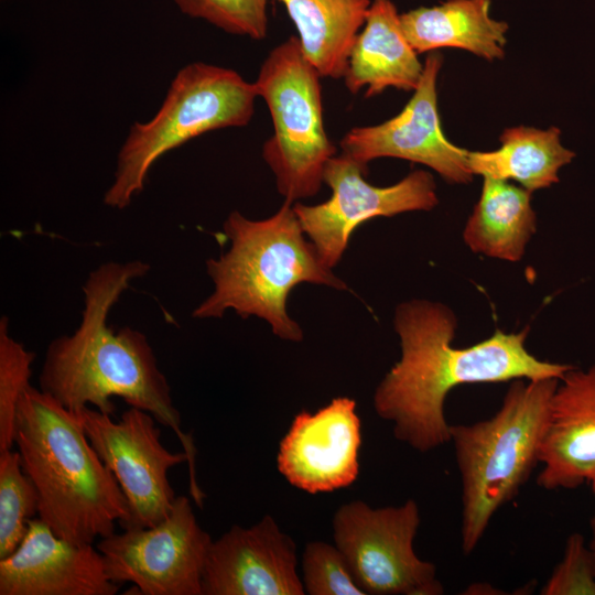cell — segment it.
Listing matches in <instances>:
<instances>
[{"instance_id": "cell-1", "label": "cell", "mask_w": 595, "mask_h": 595, "mask_svg": "<svg viewBox=\"0 0 595 595\" xmlns=\"http://www.w3.org/2000/svg\"><path fill=\"white\" fill-rule=\"evenodd\" d=\"M401 357L374 393L377 414L393 424L394 437L425 453L451 442L444 415L448 392L464 383L561 379L574 366L540 360L528 351L529 328L496 331L466 348L452 346L456 317L445 305L411 300L396 309Z\"/></svg>"}, {"instance_id": "cell-2", "label": "cell", "mask_w": 595, "mask_h": 595, "mask_svg": "<svg viewBox=\"0 0 595 595\" xmlns=\"http://www.w3.org/2000/svg\"><path fill=\"white\" fill-rule=\"evenodd\" d=\"M150 264L141 260L106 262L93 270L84 285V309L78 327L53 339L39 377L40 389L64 408L78 413L88 405L112 415L113 397L129 407L151 413L174 431L187 454L190 495L203 507L205 498L196 480V447L183 432L171 387L160 370L147 336L129 326L115 331L108 325L112 306L130 284L144 277Z\"/></svg>"}, {"instance_id": "cell-3", "label": "cell", "mask_w": 595, "mask_h": 595, "mask_svg": "<svg viewBox=\"0 0 595 595\" xmlns=\"http://www.w3.org/2000/svg\"><path fill=\"white\" fill-rule=\"evenodd\" d=\"M14 444L39 495V518L72 543L93 544L128 517V500L77 414L29 386L17 408Z\"/></svg>"}, {"instance_id": "cell-4", "label": "cell", "mask_w": 595, "mask_h": 595, "mask_svg": "<svg viewBox=\"0 0 595 595\" xmlns=\"http://www.w3.org/2000/svg\"><path fill=\"white\" fill-rule=\"evenodd\" d=\"M223 229L230 247L206 261L214 290L194 309L195 318H219L232 310L242 318L264 320L284 340L301 342L303 331L286 311L290 292L303 282L347 289L306 239L293 203L284 201L275 214L260 220L234 210Z\"/></svg>"}, {"instance_id": "cell-5", "label": "cell", "mask_w": 595, "mask_h": 595, "mask_svg": "<svg viewBox=\"0 0 595 595\" xmlns=\"http://www.w3.org/2000/svg\"><path fill=\"white\" fill-rule=\"evenodd\" d=\"M558 378L512 380L489 419L451 425L462 480V550L470 554L494 515L511 501L539 463Z\"/></svg>"}, {"instance_id": "cell-6", "label": "cell", "mask_w": 595, "mask_h": 595, "mask_svg": "<svg viewBox=\"0 0 595 595\" xmlns=\"http://www.w3.org/2000/svg\"><path fill=\"white\" fill-rule=\"evenodd\" d=\"M257 97L255 83L234 69L202 62L184 66L156 115L131 127L104 203L126 208L142 192L153 163L167 151L208 131L247 126Z\"/></svg>"}, {"instance_id": "cell-7", "label": "cell", "mask_w": 595, "mask_h": 595, "mask_svg": "<svg viewBox=\"0 0 595 595\" xmlns=\"http://www.w3.org/2000/svg\"><path fill=\"white\" fill-rule=\"evenodd\" d=\"M321 78L299 39L290 36L270 51L255 82L273 122L262 158L290 203L318 193L325 166L337 154L324 126Z\"/></svg>"}, {"instance_id": "cell-8", "label": "cell", "mask_w": 595, "mask_h": 595, "mask_svg": "<svg viewBox=\"0 0 595 595\" xmlns=\"http://www.w3.org/2000/svg\"><path fill=\"white\" fill-rule=\"evenodd\" d=\"M421 522L418 504L371 508L361 500L342 505L332 527L335 545L366 595H441L433 563L421 560L413 541Z\"/></svg>"}, {"instance_id": "cell-9", "label": "cell", "mask_w": 595, "mask_h": 595, "mask_svg": "<svg viewBox=\"0 0 595 595\" xmlns=\"http://www.w3.org/2000/svg\"><path fill=\"white\" fill-rule=\"evenodd\" d=\"M209 533L198 523L190 499L176 496L161 522L101 538L97 549L111 582L132 583L142 595H203Z\"/></svg>"}, {"instance_id": "cell-10", "label": "cell", "mask_w": 595, "mask_h": 595, "mask_svg": "<svg viewBox=\"0 0 595 595\" xmlns=\"http://www.w3.org/2000/svg\"><path fill=\"white\" fill-rule=\"evenodd\" d=\"M76 414L91 446L128 500V517L120 527L149 528L164 520L176 498L167 473L187 463V454L165 448L160 440L159 422L142 409L129 407L117 422L89 407Z\"/></svg>"}, {"instance_id": "cell-11", "label": "cell", "mask_w": 595, "mask_h": 595, "mask_svg": "<svg viewBox=\"0 0 595 595\" xmlns=\"http://www.w3.org/2000/svg\"><path fill=\"white\" fill-rule=\"evenodd\" d=\"M365 167L345 153L326 164L323 182L331 197L320 204H293L302 229L315 247L322 262L333 269L342 260L351 234L363 223L376 217H391L405 212L431 210L439 198L432 174L418 170L398 183L379 187L366 181Z\"/></svg>"}, {"instance_id": "cell-12", "label": "cell", "mask_w": 595, "mask_h": 595, "mask_svg": "<svg viewBox=\"0 0 595 595\" xmlns=\"http://www.w3.org/2000/svg\"><path fill=\"white\" fill-rule=\"evenodd\" d=\"M442 62L439 52H430L421 80L404 108L382 123L348 130L339 142L342 152L365 167L375 159L398 158L424 164L446 182H470L474 174L468 151L452 143L441 126L436 83Z\"/></svg>"}, {"instance_id": "cell-13", "label": "cell", "mask_w": 595, "mask_h": 595, "mask_svg": "<svg viewBox=\"0 0 595 595\" xmlns=\"http://www.w3.org/2000/svg\"><path fill=\"white\" fill-rule=\"evenodd\" d=\"M360 419L356 401L334 398L316 412L298 413L279 444L277 467L309 494L350 486L359 475Z\"/></svg>"}, {"instance_id": "cell-14", "label": "cell", "mask_w": 595, "mask_h": 595, "mask_svg": "<svg viewBox=\"0 0 595 595\" xmlns=\"http://www.w3.org/2000/svg\"><path fill=\"white\" fill-rule=\"evenodd\" d=\"M296 544L270 515L256 524L232 526L213 540L203 595H303Z\"/></svg>"}, {"instance_id": "cell-15", "label": "cell", "mask_w": 595, "mask_h": 595, "mask_svg": "<svg viewBox=\"0 0 595 595\" xmlns=\"http://www.w3.org/2000/svg\"><path fill=\"white\" fill-rule=\"evenodd\" d=\"M102 555L91 544L57 537L40 518L9 556L0 560V595H115Z\"/></svg>"}, {"instance_id": "cell-16", "label": "cell", "mask_w": 595, "mask_h": 595, "mask_svg": "<svg viewBox=\"0 0 595 595\" xmlns=\"http://www.w3.org/2000/svg\"><path fill=\"white\" fill-rule=\"evenodd\" d=\"M560 380L539 450L537 483L548 490L595 480V363L573 367Z\"/></svg>"}, {"instance_id": "cell-17", "label": "cell", "mask_w": 595, "mask_h": 595, "mask_svg": "<svg viewBox=\"0 0 595 595\" xmlns=\"http://www.w3.org/2000/svg\"><path fill=\"white\" fill-rule=\"evenodd\" d=\"M424 64L402 29L391 0H372L366 21L350 50L344 83L351 94L366 88L365 97L392 87L413 91Z\"/></svg>"}, {"instance_id": "cell-18", "label": "cell", "mask_w": 595, "mask_h": 595, "mask_svg": "<svg viewBox=\"0 0 595 595\" xmlns=\"http://www.w3.org/2000/svg\"><path fill=\"white\" fill-rule=\"evenodd\" d=\"M491 0H446L400 14L402 29L415 52L443 47L468 51L488 61L505 56L508 24L489 14Z\"/></svg>"}, {"instance_id": "cell-19", "label": "cell", "mask_w": 595, "mask_h": 595, "mask_svg": "<svg viewBox=\"0 0 595 595\" xmlns=\"http://www.w3.org/2000/svg\"><path fill=\"white\" fill-rule=\"evenodd\" d=\"M299 33L301 50L322 77L343 78L371 0H279Z\"/></svg>"}, {"instance_id": "cell-20", "label": "cell", "mask_w": 595, "mask_h": 595, "mask_svg": "<svg viewBox=\"0 0 595 595\" xmlns=\"http://www.w3.org/2000/svg\"><path fill=\"white\" fill-rule=\"evenodd\" d=\"M500 148L494 151H468L467 162L473 174L496 180H513L532 192L559 182V170L569 164L575 153L561 142L556 127L539 129L513 127L502 131Z\"/></svg>"}, {"instance_id": "cell-21", "label": "cell", "mask_w": 595, "mask_h": 595, "mask_svg": "<svg viewBox=\"0 0 595 595\" xmlns=\"http://www.w3.org/2000/svg\"><path fill=\"white\" fill-rule=\"evenodd\" d=\"M536 229L531 192L484 177L479 199L463 232L466 245L476 253L516 262Z\"/></svg>"}, {"instance_id": "cell-22", "label": "cell", "mask_w": 595, "mask_h": 595, "mask_svg": "<svg viewBox=\"0 0 595 595\" xmlns=\"http://www.w3.org/2000/svg\"><path fill=\"white\" fill-rule=\"evenodd\" d=\"M39 511L37 490L22 469L18 450L0 452V560L20 545L28 520Z\"/></svg>"}, {"instance_id": "cell-23", "label": "cell", "mask_w": 595, "mask_h": 595, "mask_svg": "<svg viewBox=\"0 0 595 595\" xmlns=\"http://www.w3.org/2000/svg\"><path fill=\"white\" fill-rule=\"evenodd\" d=\"M35 354L9 334L7 316L0 321V452L14 444L17 408L30 386Z\"/></svg>"}, {"instance_id": "cell-24", "label": "cell", "mask_w": 595, "mask_h": 595, "mask_svg": "<svg viewBox=\"0 0 595 595\" xmlns=\"http://www.w3.org/2000/svg\"><path fill=\"white\" fill-rule=\"evenodd\" d=\"M178 9L225 32L263 40L268 32V0H174Z\"/></svg>"}, {"instance_id": "cell-25", "label": "cell", "mask_w": 595, "mask_h": 595, "mask_svg": "<svg viewBox=\"0 0 595 595\" xmlns=\"http://www.w3.org/2000/svg\"><path fill=\"white\" fill-rule=\"evenodd\" d=\"M302 583L310 595H366L335 544L309 542L302 555Z\"/></svg>"}, {"instance_id": "cell-26", "label": "cell", "mask_w": 595, "mask_h": 595, "mask_svg": "<svg viewBox=\"0 0 595 595\" xmlns=\"http://www.w3.org/2000/svg\"><path fill=\"white\" fill-rule=\"evenodd\" d=\"M542 595H595V561L580 533L571 534L561 562L541 588Z\"/></svg>"}, {"instance_id": "cell-27", "label": "cell", "mask_w": 595, "mask_h": 595, "mask_svg": "<svg viewBox=\"0 0 595 595\" xmlns=\"http://www.w3.org/2000/svg\"><path fill=\"white\" fill-rule=\"evenodd\" d=\"M591 528H592V538H591V542L588 547L595 561V518H593L591 521Z\"/></svg>"}, {"instance_id": "cell-28", "label": "cell", "mask_w": 595, "mask_h": 595, "mask_svg": "<svg viewBox=\"0 0 595 595\" xmlns=\"http://www.w3.org/2000/svg\"><path fill=\"white\" fill-rule=\"evenodd\" d=\"M589 486H591V488H592V491H593L594 495H595V480L592 482V483L589 484Z\"/></svg>"}]
</instances>
